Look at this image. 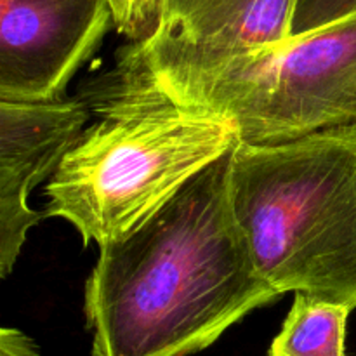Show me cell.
<instances>
[{
	"label": "cell",
	"mask_w": 356,
	"mask_h": 356,
	"mask_svg": "<svg viewBox=\"0 0 356 356\" xmlns=\"http://www.w3.org/2000/svg\"><path fill=\"white\" fill-rule=\"evenodd\" d=\"M232 152L139 228L99 247L83 291L92 356L198 353L282 298L233 211Z\"/></svg>",
	"instance_id": "6da1fadb"
},
{
	"label": "cell",
	"mask_w": 356,
	"mask_h": 356,
	"mask_svg": "<svg viewBox=\"0 0 356 356\" xmlns=\"http://www.w3.org/2000/svg\"><path fill=\"white\" fill-rule=\"evenodd\" d=\"M79 97L90 122L45 186V216L68 221L83 245L124 238L240 141L228 118L169 96L131 44Z\"/></svg>",
	"instance_id": "7a4b0ae2"
},
{
	"label": "cell",
	"mask_w": 356,
	"mask_h": 356,
	"mask_svg": "<svg viewBox=\"0 0 356 356\" xmlns=\"http://www.w3.org/2000/svg\"><path fill=\"white\" fill-rule=\"evenodd\" d=\"M229 193L275 291L356 308V124L278 145L238 141Z\"/></svg>",
	"instance_id": "3957f363"
},
{
	"label": "cell",
	"mask_w": 356,
	"mask_h": 356,
	"mask_svg": "<svg viewBox=\"0 0 356 356\" xmlns=\"http://www.w3.org/2000/svg\"><path fill=\"white\" fill-rule=\"evenodd\" d=\"M156 82L183 106L228 118L240 141L250 145H278L353 125L356 13L280 47Z\"/></svg>",
	"instance_id": "277c9868"
},
{
	"label": "cell",
	"mask_w": 356,
	"mask_h": 356,
	"mask_svg": "<svg viewBox=\"0 0 356 356\" xmlns=\"http://www.w3.org/2000/svg\"><path fill=\"white\" fill-rule=\"evenodd\" d=\"M110 28L108 0H0V101L65 99Z\"/></svg>",
	"instance_id": "5b68a950"
},
{
	"label": "cell",
	"mask_w": 356,
	"mask_h": 356,
	"mask_svg": "<svg viewBox=\"0 0 356 356\" xmlns=\"http://www.w3.org/2000/svg\"><path fill=\"white\" fill-rule=\"evenodd\" d=\"M298 0H160L155 31L129 42L155 75L209 72L292 37Z\"/></svg>",
	"instance_id": "8992f818"
},
{
	"label": "cell",
	"mask_w": 356,
	"mask_h": 356,
	"mask_svg": "<svg viewBox=\"0 0 356 356\" xmlns=\"http://www.w3.org/2000/svg\"><path fill=\"white\" fill-rule=\"evenodd\" d=\"M90 122L76 97L47 103L0 101V277L14 270L26 235L45 212L30 207L31 191L51 181Z\"/></svg>",
	"instance_id": "52a82bcc"
},
{
	"label": "cell",
	"mask_w": 356,
	"mask_h": 356,
	"mask_svg": "<svg viewBox=\"0 0 356 356\" xmlns=\"http://www.w3.org/2000/svg\"><path fill=\"white\" fill-rule=\"evenodd\" d=\"M351 312L346 305L296 292L291 312L268 356H346Z\"/></svg>",
	"instance_id": "ba28073f"
},
{
	"label": "cell",
	"mask_w": 356,
	"mask_h": 356,
	"mask_svg": "<svg viewBox=\"0 0 356 356\" xmlns=\"http://www.w3.org/2000/svg\"><path fill=\"white\" fill-rule=\"evenodd\" d=\"M353 13H356V0H298L292 37L318 30Z\"/></svg>",
	"instance_id": "9c48e42d"
},
{
	"label": "cell",
	"mask_w": 356,
	"mask_h": 356,
	"mask_svg": "<svg viewBox=\"0 0 356 356\" xmlns=\"http://www.w3.org/2000/svg\"><path fill=\"white\" fill-rule=\"evenodd\" d=\"M0 356H42L37 344L17 329L0 330Z\"/></svg>",
	"instance_id": "30bf717a"
},
{
	"label": "cell",
	"mask_w": 356,
	"mask_h": 356,
	"mask_svg": "<svg viewBox=\"0 0 356 356\" xmlns=\"http://www.w3.org/2000/svg\"><path fill=\"white\" fill-rule=\"evenodd\" d=\"M113 13L115 30L125 35L131 42L138 40V21H136V0H108Z\"/></svg>",
	"instance_id": "8fae6325"
},
{
	"label": "cell",
	"mask_w": 356,
	"mask_h": 356,
	"mask_svg": "<svg viewBox=\"0 0 356 356\" xmlns=\"http://www.w3.org/2000/svg\"><path fill=\"white\" fill-rule=\"evenodd\" d=\"M160 0H136V21H138V40L145 42L155 31L156 19H159Z\"/></svg>",
	"instance_id": "7c38bea8"
}]
</instances>
